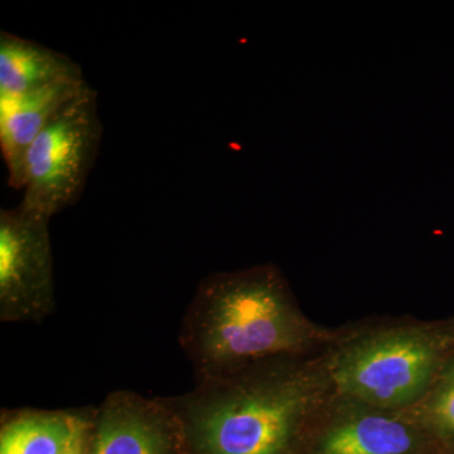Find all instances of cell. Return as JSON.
Here are the masks:
<instances>
[{
	"mask_svg": "<svg viewBox=\"0 0 454 454\" xmlns=\"http://www.w3.org/2000/svg\"><path fill=\"white\" fill-rule=\"evenodd\" d=\"M186 446L169 399L116 390L94 411L88 454H184Z\"/></svg>",
	"mask_w": 454,
	"mask_h": 454,
	"instance_id": "obj_7",
	"label": "cell"
},
{
	"mask_svg": "<svg viewBox=\"0 0 454 454\" xmlns=\"http://www.w3.org/2000/svg\"><path fill=\"white\" fill-rule=\"evenodd\" d=\"M333 393L324 351L197 381L169 402L195 454H291Z\"/></svg>",
	"mask_w": 454,
	"mask_h": 454,
	"instance_id": "obj_1",
	"label": "cell"
},
{
	"mask_svg": "<svg viewBox=\"0 0 454 454\" xmlns=\"http://www.w3.org/2000/svg\"><path fill=\"white\" fill-rule=\"evenodd\" d=\"M88 85L86 80H74L0 97V149L12 187L25 186L26 154L33 140Z\"/></svg>",
	"mask_w": 454,
	"mask_h": 454,
	"instance_id": "obj_8",
	"label": "cell"
},
{
	"mask_svg": "<svg viewBox=\"0 0 454 454\" xmlns=\"http://www.w3.org/2000/svg\"><path fill=\"white\" fill-rule=\"evenodd\" d=\"M85 80L65 53L7 31L0 32V97H16L52 83Z\"/></svg>",
	"mask_w": 454,
	"mask_h": 454,
	"instance_id": "obj_10",
	"label": "cell"
},
{
	"mask_svg": "<svg viewBox=\"0 0 454 454\" xmlns=\"http://www.w3.org/2000/svg\"><path fill=\"white\" fill-rule=\"evenodd\" d=\"M438 454H454V355L422 402L408 411Z\"/></svg>",
	"mask_w": 454,
	"mask_h": 454,
	"instance_id": "obj_11",
	"label": "cell"
},
{
	"mask_svg": "<svg viewBox=\"0 0 454 454\" xmlns=\"http://www.w3.org/2000/svg\"><path fill=\"white\" fill-rule=\"evenodd\" d=\"M310 321L271 264L205 278L182 322L179 343L197 381L280 357L321 354L336 339Z\"/></svg>",
	"mask_w": 454,
	"mask_h": 454,
	"instance_id": "obj_2",
	"label": "cell"
},
{
	"mask_svg": "<svg viewBox=\"0 0 454 454\" xmlns=\"http://www.w3.org/2000/svg\"><path fill=\"white\" fill-rule=\"evenodd\" d=\"M50 221L18 205L0 211V321L41 322L55 310Z\"/></svg>",
	"mask_w": 454,
	"mask_h": 454,
	"instance_id": "obj_5",
	"label": "cell"
},
{
	"mask_svg": "<svg viewBox=\"0 0 454 454\" xmlns=\"http://www.w3.org/2000/svg\"><path fill=\"white\" fill-rule=\"evenodd\" d=\"M94 411H4L0 428V454H67L91 428Z\"/></svg>",
	"mask_w": 454,
	"mask_h": 454,
	"instance_id": "obj_9",
	"label": "cell"
},
{
	"mask_svg": "<svg viewBox=\"0 0 454 454\" xmlns=\"http://www.w3.org/2000/svg\"><path fill=\"white\" fill-rule=\"evenodd\" d=\"M91 430V428H90ZM90 430L86 434H83L79 441L74 443V446L71 448L70 452L67 454H88L89 452V439H90Z\"/></svg>",
	"mask_w": 454,
	"mask_h": 454,
	"instance_id": "obj_12",
	"label": "cell"
},
{
	"mask_svg": "<svg viewBox=\"0 0 454 454\" xmlns=\"http://www.w3.org/2000/svg\"><path fill=\"white\" fill-rule=\"evenodd\" d=\"M454 355V318L340 328L325 349L333 393L408 411L432 390Z\"/></svg>",
	"mask_w": 454,
	"mask_h": 454,
	"instance_id": "obj_3",
	"label": "cell"
},
{
	"mask_svg": "<svg viewBox=\"0 0 454 454\" xmlns=\"http://www.w3.org/2000/svg\"><path fill=\"white\" fill-rule=\"evenodd\" d=\"M101 136L98 94L88 85L29 146L20 205L51 220L79 201L97 160Z\"/></svg>",
	"mask_w": 454,
	"mask_h": 454,
	"instance_id": "obj_4",
	"label": "cell"
},
{
	"mask_svg": "<svg viewBox=\"0 0 454 454\" xmlns=\"http://www.w3.org/2000/svg\"><path fill=\"white\" fill-rule=\"evenodd\" d=\"M301 442L309 444V454L437 452L409 411H387L334 393L317 411Z\"/></svg>",
	"mask_w": 454,
	"mask_h": 454,
	"instance_id": "obj_6",
	"label": "cell"
}]
</instances>
